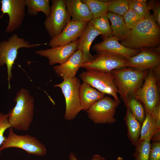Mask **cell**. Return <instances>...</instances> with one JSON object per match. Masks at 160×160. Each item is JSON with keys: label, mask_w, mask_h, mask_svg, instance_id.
Here are the masks:
<instances>
[{"label": "cell", "mask_w": 160, "mask_h": 160, "mask_svg": "<svg viewBox=\"0 0 160 160\" xmlns=\"http://www.w3.org/2000/svg\"><path fill=\"white\" fill-rule=\"evenodd\" d=\"M123 46L134 49L153 48L160 46V28L150 12L131 29L130 35L121 41Z\"/></svg>", "instance_id": "1"}, {"label": "cell", "mask_w": 160, "mask_h": 160, "mask_svg": "<svg viewBox=\"0 0 160 160\" xmlns=\"http://www.w3.org/2000/svg\"><path fill=\"white\" fill-rule=\"evenodd\" d=\"M14 101L15 106L8 113L9 122L13 128L28 131L33 119L34 99L28 90L22 88L17 93Z\"/></svg>", "instance_id": "2"}, {"label": "cell", "mask_w": 160, "mask_h": 160, "mask_svg": "<svg viewBox=\"0 0 160 160\" xmlns=\"http://www.w3.org/2000/svg\"><path fill=\"white\" fill-rule=\"evenodd\" d=\"M149 70L125 68L113 70L114 82L125 106L141 86Z\"/></svg>", "instance_id": "3"}, {"label": "cell", "mask_w": 160, "mask_h": 160, "mask_svg": "<svg viewBox=\"0 0 160 160\" xmlns=\"http://www.w3.org/2000/svg\"><path fill=\"white\" fill-rule=\"evenodd\" d=\"M159 74L160 66L148 71L143 85L135 96V98L143 104L145 113H151L160 103L158 83Z\"/></svg>", "instance_id": "4"}, {"label": "cell", "mask_w": 160, "mask_h": 160, "mask_svg": "<svg viewBox=\"0 0 160 160\" xmlns=\"http://www.w3.org/2000/svg\"><path fill=\"white\" fill-rule=\"evenodd\" d=\"M45 44H31L28 41L13 34L7 40L0 42V66L6 65L7 67L8 88H10V81L12 78V69L18 53L21 48H32Z\"/></svg>", "instance_id": "5"}, {"label": "cell", "mask_w": 160, "mask_h": 160, "mask_svg": "<svg viewBox=\"0 0 160 160\" xmlns=\"http://www.w3.org/2000/svg\"><path fill=\"white\" fill-rule=\"evenodd\" d=\"M12 148H19L25 151L28 154L39 156H44L47 153L45 145L35 137L28 134L17 135L11 127L9 129L7 137L0 147V151Z\"/></svg>", "instance_id": "6"}, {"label": "cell", "mask_w": 160, "mask_h": 160, "mask_svg": "<svg viewBox=\"0 0 160 160\" xmlns=\"http://www.w3.org/2000/svg\"><path fill=\"white\" fill-rule=\"evenodd\" d=\"M63 80L54 86L61 89L65 102L64 118L66 120L71 121L81 111L79 94L80 82L76 77Z\"/></svg>", "instance_id": "7"}, {"label": "cell", "mask_w": 160, "mask_h": 160, "mask_svg": "<svg viewBox=\"0 0 160 160\" xmlns=\"http://www.w3.org/2000/svg\"><path fill=\"white\" fill-rule=\"evenodd\" d=\"M79 76L83 82L105 94L110 95L115 100H119L112 71L103 72L86 70L81 73Z\"/></svg>", "instance_id": "8"}, {"label": "cell", "mask_w": 160, "mask_h": 160, "mask_svg": "<svg viewBox=\"0 0 160 160\" xmlns=\"http://www.w3.org/2000/svg\"><path fill=\"white\" fill-rule=\"evenodd\" d=\"M105 96L95 103L86 111L89 118L95 124H112L116 121L114 117L116 109L120 103Z\"/></svg>", "instance_id": "9"}, {"label": "cell", "mask_w": 160, "mask_h": 160, "mask_svg": "<svg viewBox=\"0 0 160 160\" xmlns=\"http://www.w3.org/2000/svg\"><path fill=\"white\" fill-rule=\"evenodd\" d=\"M50 15L44 22L45 28L50 37L59 34L71 20L66 8L65 0H52Z\"/></svg>", "instance_id": "10"}, {"label": "cell", "mask_w": 160, "mask_h": 160, "mask_svg": "<svg viewBox=\"0 0 160 160\" xmlns=\"http://www.w3.org/2000/svg\"><path fill=\"white\" fill-rule=\"evenodd\" d=\"M90 61L83 63L81 68L86 70L103 72L126 68L127 59L120 55L107 52L98 53Z\"/></svg>", "instance_id": "11"}, {"label": "cell", "mask_w": 160, "mask_h": 160, "mask_svg": "<svg viewBox=\"0 0 160 160\" xmlns=\"http://www.w3.org/2000/svg\"><path fill=\"white\" fill-rule=\"evenodd\" d=\"M0 3L2 13L0 18L3 14L8 15L9 20L6 32L12 33L20 26L25 18V0H1Z\"/></svg>", "instance_id": "12"}, {"label": "cell", "mask_w": 160, "mask_h": 160, "mask_svg": "<svg viewBox=\"0 0 160 160\" xmlns=\"http://www.w3.org/2000/svg\"><path fill=\"white\" fill-rule=\"evenodd\" d=\"M154 49H140L138 54L127 59L126 67L145 70L154 69L160 66V52L156 51L155 47Z\"/></svg>", "instance_id": "13"}, {"label": "cell", "mask_w": 160, "mask_h": 160, "mask_svg": "<svg viewBox=\"0 0 160 160\" xmlns=\"http://www.w3.org/2000/svg\"><path fill=\"white\" fill-rule=\"evenodd\" d=\"M88 22H75L71 20L59 34L51 38L49 45L51 48H53L65 45L77 40Z\"/></svg>", "instance_id": "14"}, {"label": "cell", "mask_w": 160, "mask_h": 160, "mask_svg": "<svg viewBox=\"0 0 160 160\" xmlns=\"http://www.w3.org/2000/svg\"><path fill=\"white\" fill-rule=\"evenodd\" d=\"M78 44V39L65 45L37 50L36 53L41 57H47L50 65L60 64L66 62L74 53Z\"/></svg>", "instance_id": "15"}, {"label": "cell", "mask_w": 160, "mask_h": 160, "mask_svg": "<svg viewBox=\"0 0 160 160\" xmlns=\"http://www.w3.org/2000/svg\"><path fill=\"white\" fill-rule=\"evenodd\" d=\"M103 41L95 44L92 50L98 53L107 52L122 56L126 59L138 54L140 49H134L126 47L119 43V39L112 36L103 38Z\"/></svg>", "instance_id": "16"}, {"label": "cell", "mask_w": 160, "mask_h": 160, "mask_svg": "<svg viewBox=\"0 0 160 160\" xmlns=\"http://www.w3.org/2000/svg\"><path fill=\"white\" fill-rule=\"evenodd\" d=\"M83 63L81 50L77 49L65 62L54 66L53 69L59 76L63 79L74 78Z\"/></svg>", "instance_id": "17"}, {"label": "cell", "mask_w": 160, "mask_h": 160, "mask_svg": "<svg viewBox=\"0 0 160 160\" xmlns=\"http://www.w3.org/2000/svg\"><path fill=\"white\" fill-rule=\"evenodd\" d=\"M101 33L89 21L79 38L77 50H81L83 55V63L88 62L94 57L90 52L91 45L95 39Z\"/></svg>", "instance_id": "18"}, {"label": "cell", "mask_w": 160, "mask_h": 160, "mask_svg": "<svg viewBox=\"0 0 160 160\" xmlns=\"http://www.w3.org/2000/svg\"><path fill=\"white\" fill-rule=\"evenodd\" d=\"M67 11L71 20L89 22L93 18L88 7L80 0H65Z\"/></svg>", "instance_id": "19"}, {"label": "cell", "mask_w": 160, "mask_h": 160, "mask_svg": "<svg viewBox=\"0 0 160 160\" xmlns=\"http://www.w3.org/2000/svg\"><path fill=\"white\" fill-rule=\"evenodd\" d=\"M79 94L81 110L86 111L105 95L84 82L80 84Z\"/></svg>", "instance_id": "20"}, {"label": "cell", "mask_w": 160, "mask_h": 160, "mask_svg": "<svg viewBox=\"0 0 160 160\" xmlns=\"http://www.w3.org/2000/svg\"><path fill=\"white\" fill-rule=\"evenodd\" d=\"M127 108L124 120L127 127V135L132 144L135 147L140 139L142 124L135 118L129 108Z\"/></svg>", "instance_id": "21"}, {"label": "cell", "mask_w": 160, "mask_h": 160, "mask_svg": "<svg viewBox=\"0 0 160 160\" xmlns=\"http://www.w3.org/2000/svg\"><path fill=\"white\" fill-rule=\"evenodd\" d=\"M107 15L111 23L112 36L121 41L129 36L131 30L126 26L123 16L109 12H108Z\"/></svg>", "instance_id": "22"}, {"label": "cell", "mask_w": 160, "mask_h": 160, "mask_svg": "<svg viewBox=\"0 0 160 160\" xmlns=\"http://www.w3.org/2000/svg\"><path fill=\"white\" fill-rule=\"evenodd\" d=\"M27 13L31 16H36L42 12L48 17L50 15L51 7L49 0H25Z\"/></svg>", "instance_id": "23"}, {"label": "cell", "mask_w": 160, "mask_h": 160, "mask_svg": "<svg viewBox=\"0 0 160 160\" xmlns=\"http://www.w3.org/2000/svg\"><path fill=\"white\" fill-rule=\"evenodd\" d=\"M88 7L92 16L95 18L107 15V9L109 1L98 0H81Z\"/></svg>", "instance_id": "24"}, {"label": "cell", "mask_w": 160, "mask_h": 160, "mask_svg": "<svg viewBox=\"0 0 160 160\" xmlns=\"http://www.w3.org/2000/svg\"><path fill=\"white\" fill-rule=\"evenodd\" d=\"M155 130V122L152 113H145V118L142 124L140 141L151 140Z\"/></svg>", "instance_id": "25"}, {"label": "cell", "mask_w": 160, "mask_h": 160, "mask_svg": "<svg viewBox=\"0 0 160 160\" xmlns=\"http://www.w3.org/2000/svg\"><path fill=\"white\" fill-rule=\"evenodd\" d=\"M153 0H129V7L141 18L152 9Z\"/></svg>", "instance_id": "26"}, {"label": "cell", "mask_w": 160, "mask_h": 160, "mask_svg": "<svg viewBox=\"0 0 160 160\" xmlns=\"http://www.w3.org/2000/svg\"><path fill=\"white\" fill-rule=\"evenodd\" d=\"M89 22L101 33L103 38L112 36L111 26L107 15L92 18Z\"/></svg>", "instance_id": "27"}, {"label": "cell", "mask_w": 160, "mask_h": 160, "mask_svg": "<svg viewBox=\"0 0 160 160\" xmlns=\"http://www.w3.org/2000/svg\"><path fill=\"white\" fill-rule=\"evenodd\" d=\"M151 144L149 140H143L139 141L133 153L135 160H149Z\"/></svg>", "instance_id": "28"}, {"label": "cell", "mask_w": 160, "mask_h": 160, "mask_svg": "<svg viewBox=\"0 0 160 160\" xmlns=\"http://www.w3.org/2000/svg\"><path fill=\"white\" fill-rule=\"evenodd\" d=\"M128 107L135 118L142 124L145 118L144 105L140 101L134 97L129 101Z\"/></svg>", "instance_id": "29"}, {"label": "cell", "mask_w": 160, "mask_h": 160, "mask_svg": "<svg viewBox=\"0 0 160 160\" xmlns=\"http://www.w3.org/2000/svg\"><path fill=\"white\" fill-rule=\"evenodd\" d=\"M129 8V0H109L108 2V12L122 16Z\"/></svg>", "instance_id": "30"}, {"label": "cell", "mask_w": 160, "mask_h": 160, "mask_svg": "<svg viewBox=\"0 0 160 160\" xmlns=\"http://www.w3.org/2000/svg\"><path fill=\"white\" fill-rule=\"evenodd\" d=\"M123 17L126 26L131 30L135 27L142 18L130 7L124 14Z\"/></svg>", "instance_id": "31"}, {"label": "cell", "mask_w": 160, "mask_h": 160, "mask_svg": "<svg viewBox=\"0 0 160 160\" xmlns=\"http://www.w3.org/2000/svg\"><path fill=\"white\" fill-rule=\"evenodd\" d=\"M155 122V130L151 140L160 141V103L154 108L152 112Z\"/></svg>", "instance_id": "32"}, {"label": "cell", "mask_w": 160, "mask_h": 160, "mask_svg": "<svg viewBox=\"0 0 160 160\" xmlns=\"http://www.w3.org/2000/svg\"><path fill=\"white\" fill-rule=\"evenodd\" d=\"M8 113L4 114L0 112V147L6 137L4 136L5 131L11 127L8 120ZM1 153L0 151V156Z\"/></svg>", "instance_id": "33"}, {"label": "cell", "mask_w": 160, "mask_h": 160, "mask_svg": "<svg viewBox=\"0 0 160 160\" xmlns=\"http://www.w3.org/2000/svg\"><path fill=\"white\" fill-rule=\"evenodd\" d=\"M149 160H160V141H153L151 144Z\"/></svg>", "instance_id": "34"}, {"label": "cell", "mask_w": 160, "mask_h": 160, "mask_svg": "<svg viewBox=\"0 0 160 160\" xmlns=\"http://www.w3.org/2000/svg\"><path fill=\"white\" fill-rule=\"evenodd\" d=\"M153 14L152 15L153 18L159 26H160V3L159 1H154L153 3L152 9Z\"/></svg>", "instance_id": "35"}, {"label": "cell", "mask_w": 160, "mask_h": 160, "mask_svg": "<svg viewBox=\"0 0 160 160\" xmlns=\"http://www.w3.org/2000/svg\"><path fill=\"white\" fill-rule=\"evenodd\" d=\"M68 160H78L75 154L73 153H71L69 156ZM92 160H106L103 157L98 154L93 156Z\"/></svg>", "instance_id": "36"}, {"label": "cell", "mask_w": 160, "mask_h": 160, "mask_svg": "<svg viewBox=\"0 0 160 160\" xmlns=\"http://www.w3.org/2000/svg\"><path fill=\"white\" fill-rule=\"evenodd\" d=\"M123 160V158L120 156H119L116 160Z\"/></svg>", "instance_id": "37"}]
</instances>
